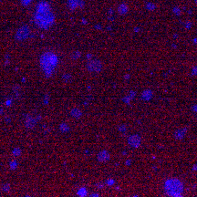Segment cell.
<instances>
[{
	"label": "cell",
	"instance_id": "obj_8",
	"mask_svg": "<svg viewBox=\"0 0 197 197\" xmlns=\"http://www.w3.org/2000/svg\"><path fill=\"white\" fill-rule=\"evenodd\" d=\"M18 161H17L16 160H13L9 162V168L11 170H16L17 168H18Z\"/></svg>",
	"mask_w": 197,
	"mask_h": 197
},
{
	"label": "cell",
	"instance_id": "obj_7",
	"mask_svg": "<svg viewBox=\"0 0 197 197\" xmlns=\"http://www.w3.org/2000/svg\"><path fill=\"white\" fill-rule=\"evenodd\" d=\"M60 130L62 132H68L69 131V127L67 123H62L60 126Z\"/></svg>",
	"mask_w": 197,
	"mask_h": 197
},
{
	"label": "cell",
	"instance_id": "obj_10",
	"mask_svg": "<svg viewBox=\"0 0 197 197\" xmlns=\"http://www.w3.org/2000/svg\"><path fill=\"white\" fill-rule=\"evenodd\" d=\"M2 190L4 192H9L10 191V184L9 183H5L3 186H2Z\"/></svg>",
	"mask_w": 197,
	"mask_h": 197
},
{
	"label": "cell",
	"instance_id": "obj_18",
	"mask_svg": "<svg viewBox=\"0 0 197 197\" xmlns=\"http://www.w3.org/2000/svg\"><path fill=\"white\" fill-rule=\"evenodd\" d=\"M97 187L98 188H102L103 187V184L101 183V184H97Z\"/></svg>",
	"mask_w": 197,
	"mask_h": 197
},
{
	"label": "cell",
	"instance_id": "obj_16",
	"mask_svg": "<svg viewBox=\"0 0 197 197\" xmlns=\"http://www.w3.org/2000/svg\"><path fill=\"white\" fill-rule=\"evenodd\" d=\"M191 26H192V24H191V22H189V21H188L187 25H186V28H191Z\"/></svg>",
	"mask_w": 197,
	"mask_h": 197
},
{
	"label": "cell",
	"instance_id": "obj_6",
	"mask_svg": "<svg viewBox=\"0 0 197 197\" xmlns=\"http://www.w3.org/2000/svg\"><path fill=\"white\" fill-rule=\"evenodd\" d=\"M21 154H22V151H21V149L18 148V147L14 148V150L12 151V155L14 156V157H19Z\"/></svg>",
	"mask_w": 197,
	"mask_h": 197
},
{
	"label": "cell",
	"instance_id": "obj_17",
	"mask_svg": "<svg viewBox=\"0 0 197 197\" xmlns=\"http://www.w3.org/2000/svg\"><path fill=\"white\" fill-rule=\"evenodd\" d=\"M192 110H193V111H197V106L196 105L192 107Z\"/></svg>",
	"mask_w": 197,
	"mask_h": 197
},
{
	"label": "cell",
	"instance_id": "obj_9",
	"mask_svg": "<svg viewBox=\"0 0 197 197\" xmlns=\"http://www.w3.org/2000/svg\"><path fill=\"white\" fill-rule=\"evenodd\" d=\"M71 114L73 115L75 118H79V117L81 116V112H80V111H78L77 109H75L74 110L71 111Z\"/></svg>",
	"mask_w": 197,
	"mask_h": 197
},
{
	"label": "cell",
	"instance_id": "obj_14",
	"mask_svg": "<svg viewBox=\"0 0 197 197\" xmlns=\"http://www.w3.org/2000/svg\"><path fill=\"white\" fill-rule=\"evenodd\" d=\"M192 75H196V74H197V67H193V68H192Z\"/></svg>",
	"mask_w": 197,
	"mask_h": 197
},
{
	"label": "cell",
	"instance_id": "obj_4",
	"mask_svg": "<svg viewBox=\"0 0 197 197\" xmlns=\"http://www.w3.org/2000/svg\"><path fill=\"white\" fill-rule=\"evenodd\" d=\"M77 195L78 197H87L88 195V190L86 187H80L77 191Z\"/></svg>",
	"mask_w": 197,
	"mask_h": 197
},
{
	"label": "cell",
	"instance_id": "obj_1",
	"mask_svg": "<svg viewBox=\"0 0 197 197\" xmlns=\"http://www.w3.org/2000/svg\"><path fill=\"white\" fill-rule=\"evenodd\" d=\"M164 191L166 194L171 197L182 194L183 192V183L179 179L170 178L166 180L164 183Z\"/></svg>",
	"mask_w": 197,
	"mask_h": 197
},
{
	"label": "cell",
	"instance_id": "obj_5",
	"mask_svg": "<svg viewBox=\"0 0 197 197\" xmlns=\"http://www.w3.org/2000/svg\"><path fill=\"white\" fill-rule=\"evenodd\" d=\"M142 97L144 101H149L151 97H152V92H151L150 90H147L142 92Z\"/></svg>",
	"mask_w": 197,
	"mask_h": 197
},
{
	"label": "cell",
	"instance_id": "obj_21",
	"mask_svg": "<svg viewBox=\"0 0 197 197\" xmlns=\"http://www.w3.org/2000/svg\"><path fill=\"white\" fill-rule=\"evenodd\" d=\"M24 197H32V196H31V195H25Z\"/></svg>",
	"mask_w": 197,
	"mask_h": 197
},
{
	"label": "cell",
	"instance_id": "obj_3",
	"mask_svg": "<svg viewBox=\"0 0 197 197\" xmlns=\"http://www.w3.org/2000/svg\"><path fill=\"white\" fill-rule=\"evenodd\" d=\"M128 142L129 144H131L133 147H139V145L141 144V139L138 135H132L129 138Z\"/></svg>",
	"mask_w": 197,
	"mask_h": 197
},
{
	"label": "cell",
	"instance_id": "obj_13",
	"mask_svg": "<svg viewBox=\"0 0 197 197\" xmlns=\"http://www.w3.org/2000/svg\"><path fill=\"white\" fill-rule=\"evenodd\" d=\"M173 12H174V13H175L176 15H177V16H179V15L181 14V9L179 8L178 6H175V7L173 8Z\"/></svg>",
	"mask_w": 197,
	"mask_h": 197
},
{
	"label": "cell",
	"instance_id": "obj_20",
	"mask_svg": "<svg viewBox=\"0 0 197 197\" xmlns=\"http://www.w3.org/2000/svg\"><path fill=\"white\" fill-rule=\"evenodd\" d=\"M174 197H183L182 194H179V195H176V196H174Z\"/></svg>",
	"mask_w": 197,
	"mask_h": 197
},
{
	"label": "cell",
	"instance_id": "obj_19",
	"mask_svg": "<svg viewBox=\"0 0 197 197\" xmlns=\"http://www.w3.org/2000/svg\"><path fill=\"white\" fill-rule=\"evenodd\" d=\"M127 161H128L126 162V164H127V165H129V164H130V163H131V161H131V160H127Z\"/></svg>",
	"mask_w": 197,
	"mask_h": 197
},
{
	"label": "cell",
	"instance_id": "obj_2",
	"mask_svg": "<svg viewBox=\"0 0 197 197\" xmlns=\"http://www.w3.org/2000/svg\"><path fill=\"white\" fill-rule=\"evenodd\" d=\"M97 158H98V161H99L104 162V161H107L110 160V153H109V151H101L99 152V154H98V156H97Z\"/></svg>",
	"mask_w": 197,
	"mask_h": 197
},
{
	"label": "cell",
	"instance_id": "obj_11",
	"mask_svg": "<svg viewBox=\"0 0 197 197\" xmlns=\"http://www.w3.org/2000/svg\"><path fill=\"white\" fill-rule=\"evenodd\" d=\"M146 8L148 10L155 9V5H154V4H152V3H148V4H146Z\"/></svg>",
	"mask_w": 197,
	"mask_h": 197
},
{
	"label": "cell",
	"instance_id": "obj_15",
	"mask_svg": "<svg viewBox=\"0 0 197 197\" xmlns=\"http://www.w3.org/2000/svg\"><path fill=\"white\" fill-rule=\"evenodd\" d=\"M89 197H100V194L97 192H94V193H91Z\"/></svg>",
	"mask_w": 197,
	"mask_h": 197
},
{
	"label": "cell",
	"instance_id": "obj_12",
	"mask_svg": "<svg viewBox=\"0 0 197 197\" xmlns=\"http://www.w3.org/2000/svg\"><path fill=\"white\" fill-rule=\"evenodd\" d=\"M105 183L107 185H109V186H112V185H114L115 180H113V179H108Z\"/></svg>",
	"mask_w": 197,
	"mask_h": 197
},
{
	"label": "cell",
	"instance_id": "obj_22",
	"mask_svg": "<svg viewBox=\"0 0 197 197\" xmlns=\"http://www.w3.org/2000/svg\"><path fill=\"white\" fill-rule=\"evenodd\" d=\"M195 2H196V4H197V0H195Z\"/></svg>",
	"mask_w": 197,
	"mask_h": 197
}]
</instances>
